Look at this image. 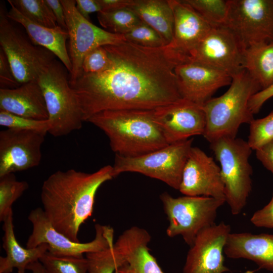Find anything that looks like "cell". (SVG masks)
Returning a JSON list of instances; mask_svg holds the SVG:
<instances>
[{"label":"cell","mask_w":273,"mask_h":273,"mask_svg":"<svg viewBox=\"0 0 273 273\" xmlns=\"http://www.w3.org/2000/svg\"><path fill=\"white\" fill-rule=\"evenodd\" d=\"M182 98L203 105L219 88L230 85L232 77L208 65L188 61L175 69Z\"/></svg>","instance_id":"ac0fdd59"},{"label":"cell","mask_w":273,"mask_h":273,"mask_svg":"<svg viewBox=\"0 0 273 273\" xmlns=\"http://www.w3.org/2000/svg\"><path fill=\"white\" fill-rule=\"evenodd\" d=\"M244 68L261 90L273 84V41L246 49Z\"/></svg>","instance_id":"d4e9b609"},{"label":"cell","mask_w":273,"mask_h":273,"mask_svg":"<svg viewBox=\"0 0 273 273\" xmlns=\"http://www.w3.org/2000/svg\"><path fill=\"white\" fill-rule=\"evenodd\" d=\"M75 2L78 12L88 21H90V14L102 11L98 0H76Z\"/></svg>","instance_id":"60d3db41"},{"label":"cell","mask_w":273,"mask_h":273,"mask_svg":"<svg viewBox=\"0 0 273 273\" xmlns=\"http://www.w3.org/2000/svg\"><path fill=\"white\" fill-rule=\"evenodd\" d=\"M114 243L102 250L85 254L87 273H114L120 261L114 251Z\"/></svg>","instance_id":"1f68e13d"},{"label":"cell","mask_w":273,"mask_h":273,"mask_svg":"<svg viewBox=\"0 0 273 273\" xmlns=\"http://www.w3.org/2000/svg\"><path fill=\"white\" fill-rule=\"evenodd\" d=\"M104 47L109 68L82 73L70 82L84 121L102 111L154 110L182 99L175 69L187 58L170 43L149 48L125 41Z\"/></svg>","instance_id":"6da1fadb"},{"label":"cell","mask_w":273,"mask_h":273,"mask_svg":"<svg viewBox=\"0 0 273 273\" xmlns=\"http://www.w3.org/2000/svg\"><path fill=\"white\" fill-rule=\"evenodd\" d=\"M11 5L7 12L10 19L20 24L25 29L32 43L51 52L69 71L72 70V63L66 46L69 39L68 31L59 26L49 28L37 24L24 16L16 8Z\"/></svg>","instance_id":"7402d4cb"},{"label":"cell","mask_w":273,"mask_h":273,"mask_svg":"<svg viewBox=\"0 0 273 273\" xmlns=\"http://www.w3.org/2000/svg\"><path fill=\"white\" fill-rule=\"evenodd\" d=\"M153 113L169 145L204 133L206 120L202 105L182 98L154 109Z\"/></svg>","instance_id":"9a60e30c"},{"label":"cell","mask_w":273,"mask_h":273,"mask_svg":"<svg viewBox=\"0 0 273 273\" xmlns=\"http://www.w3.org/2000/svg\"><path fill=\"white\" fill-rule=\"evenodd\" d=\"M101 11L108 12L128 8L131 0H98Z\"/></svg>","instance_id":"7bdbcfd3"},{"label":"cell","mask_w":273,"mask_h":273,"mask_svg":"<svg viewBox=\"0 0 273 273\" xmlns=\"http://www.w3.org/2000/svg\"><path fill=\"white\" fill-rule=\"evenodd\" d=\"M0 125L9 129L36 131L46 134L50 128L48 120L30 119L0 110Z\"/></svg>","instance_id":"836d02e7"},{"label":"cell","mask_w":273,"mask_h":273,"mask_svg":"<svg viewBox=\"0 0 273 273\" xmlns=\"http://www.w3.org/2000/svg\"><path fill=\"white\" fill-rule=\"evenodd\" d=\"M229 28L246 49L273 41V0H228Z\"/></svg>","instance_id":"8fae6325"},{"label":"cell","mask_w":273,"mask_h":273,"mask_svg":"<svg viewBox=\"0 0 273 273\" xmlns=\"http://www.w3.org/2000/svg\"><path fill=\"white\" fill-rule=\"evenodd\" d=\"M168 225L167 235L181 236L190 247L203 229L215 224L218 209L224 199L205 196L173 197L167 192L160 196Z\"/></svg>","instance_id":"52a82bcc"},{"label":"cell","mask_w":273,"mask_h":273,"mask_svg":"<svg viewBox=\"0 0 273 273\" xmlns=\"http://www.w3.org/2000/svg\"><path fill=\"white\" fill-rule=\"evenodd\" d=\"M118 273H163L156 259L148 250L131 254L118 270Z\"/></svg>","instance_id":"4dcf8cb0"},{"label":"cell","mask_w":273,"mask_h":273,"mask_svg":"<svg viewBox=\"0 0 273 273\" xmlns=\"http://www.w3.org/2000/svg\"><path fill=\"white\" fill-rule=\"evenodd\" d=\"M65 68L55 60L41 72L37 80L44 96L50 122L48 133L55 137L79 130L84 121L79 101Z\"/></svg>","instance_id":"8992f818"},{"label":"cell","mask_w":273,"mask_h":273,"mask_svg":"<svg viewBox=\"0 0 273 273\" xmlns=\"http://www.w3.org/2000/svg\"><path fill=\"white\" fill-rule=\"evenodd\" d=\"M231 226L221 221L207 227L197 235L187 255L182 273H225L224 249Z\"/></svg>","instance_id":"5bb4252c"},{"label":"cell","mask_w":273,"mask_h":273,"mask_svg":"<svg viewBox=\"0 0 273 273\" xmlns=\"http://www.w3.org/2000/svg\"><path fill=\"white\" fill-rule=\"evenodd\" d=\"M209 143L220 165L225 202L232 214L238 215L246 206L252 190V168L249 159L252 149L240 138L220 137Z\"/></svg>","instance_id":"5b68a950"},{"label":"cell","mask_w":273,"mask_h":273,"mask_svg":"<svg viewBox=\"0 0 273 273\" xmlns=\"http://www.w3.org/2000/svg\"><path fill=\"white\" fill-rule=\"evenodd\" d=\"M45 2L52 10L58 26L67 30L65 12L61 1L45 0Z\"/></svg>","instance_id":"b9f144b4"},{"label":"cell","mask_w":273,"mask_h":273,"mask_svg":"<svg viewBox=\"0 0 273 273\" xmlns=\"http://www.w3.org/2000/svg\"><path fill=\"white\" fill-rule=\"evenodd\" d=\"M178 190L186 196L225 199L220 167L203 151L192 147L183 170Z\"/></svg>","instance_id":"e0dca14e"},{"label":"cell","mask_w":273,"mask_h":273,"mask_svg":"<svg viewBox=\"0 0 273 273\" xmlns=\"http://www.w3.org/2000/svg\"><path fill=\"white\" fill-rule=\"evenodd\" d=\"M255 151L257 158L273 175V140Z\"/></svg>","instance_id":"ab89813d"},{"label":"cell","mask_w":273,"mask_h":273,"mask_svg":"<svg viewBox=\"0 0 273 273\" xmlns=\"http://www.w3.org/2000/svg\"><path fill=\"white\" fill-rule=\"evenodd\" d=\"M250 221L257 227L273 228V193L269 202L262 209L255 212Z\"/></svg>","instance_id":"74e56055"},{"label":"cell","mask_w":273,"mask_h":273,"mask_svg":"<svg viewBox=\"0 0 273 273\" xmlns=\"http://www.w3.org/2000/svg\"><path fill=\"white\" fill-rule=\"evenodd\" d=\"M28 219L32 224V232L26 244L27 248L46 244L48 251L53 254L82 256L105 249L114 243V230L109 225L96 224L94 240L86 243L75 242L54 228L41 208L31 210Z\"/></svg>","instance_id":"30bf717a"},{"label":"cell","mask_w":273,"mask_h":273,"mask_svg":"<svg viewBox=\"0 0 273 273\" xmlns=\"http://www.w3.org/2000/svg\"><path fill=\"white\" fill-rule=\"evenodd\" d=\"M128 8L168 43L173 39L174 17L168 0H131Z\"/></svg>","instance_id":"cb8c5ba5"},{"label":"cell","mask_w":273,"mask_h":273,"mask_svg":"<svg viewBox=\"0 0 273 273\" xmlns=\"http://www.w3.org/2000/svg\"><path fill=\"white\" fill-rule=\"evenodd\" d=\"M39 261L48 273H87L88 262L83 256H58L47 251Z\"/></svg>","instance_id":"83f0119b"},{"label":"cell","mask_w":273,"mask_h":273,"mask_svg":"<svg viewBox=\"0 0 273 273\" xmlns=\"http://www.w3.org/2000/svg\"><path fill=\"white\" fill-rule=\"evenodd\" d=\"M65 12L69 35V54L72 63L69 82L75 81L82 73L84 58L95 49L117 45L126 41L124 35L101 28L84 18L76 8L74 0H61Z\"/></svg>","instance_id":"7c38bea8"},{"label":"cell","mask_w":273,"mask_h":273,"mask_svg":"<svg viewBox=\"0 0 273 273\" xmlns=\"http://www.w3.org/2000/svg\"><path fill=\"white\" fill-rule=\"evenodd\" d=\"M245 51L234 33L222 25L212 27L187 58L188 61L208 65L232 77L244 70Z\"/></svg>","instance_id":"4fadbf2b"},{"label":"cell","mask_w":273,"mask_h":273,"mask_svg":"<svg viewBox=\"0 0 273 273\" xmlns=\"http://www.w3.org/2000/svg\"><path fill=\"white\" fill-rule=\"evenodd\" d=\"M113 178L109 165L93 173L71 169L50 175L42 184L40 198L54 228L72 241L80 242V228L92 215L98 189Z\"/></svg>","instance_id":"7a4b0ae2"},{"label":"cell","mask_w":273,"mask_h":273,"mask_svg":"<svg viewBox=\"0 0 273 273\" xmlns=\"http://www.w3.org/2000/svg\"><path fill=\"white\" fill-rule=\"evenodd\" d=\"M0 110L38 120L49 118L44 96L37 80L14 88H0Z\"/></svg>","instance_id":"ffe728a7"},{"label":"cell","mask_w":273,"mask_h":273,"mask_svg":"<svg viewBox=\"0 0 273 273\" xmlns=\"http://www.w3.org/2000/svg\"><path fill=\"white\" fill-rule=\"evenodd\" d=\"M272 97L273 84L253 95L249 102L251 112L253 114L258 113L264 103Z\"/></svg>","instance_id":"f35d334b"},{"label":"cell","mask_w":273,"mask_h":273,"mask_svg":"<svg viewBox=\"0 0 273 273\" xmlns=\"http://www.w3.org/2000/svg\"><path fill=\"white\" fill-rule=\"evenodd\" d=\"M124 35L126 41L146 47L159 48L169 44L156 31L143 22Z\"/></svg>","instance_id":"e575fe53"},{"label":"cell","mask_w":273,"mask_h":273,"mask_svg":"<svg viewBox=\"0 0 273 273\" xmlns=\"http://www.w3.org/2000/svg\"><path fill=\"white\" fill-rule=\"evenodd\" d=\"M3 6L0 7L1 48L20 84L37 80L41 72L55 60V56L27 40L10 22Z\"/></svg>","instance_id":"9c48e42d"},{"label":"cell","mask_w":273,"mask_h":273,"mask_svg":"<svg viewBox=\"0 0 273 273\" xmlns=\"http://www.w3.org/2000/svg\"><path fill=\"white\" fill-rule=\"evenodd\" d=\"M111 59L104 47H100L88 53L84 58L82 73H97L109 68Z\"/></svg>","instance_id":"d590c367"},{"label":"cell","mask_w":273,"mask_h":273,"mask_svg":"<svg viewBox=\"0 0 273 273\" xmlns=\"http://www.w3.org/2000/svg\"><path fill=\"white\" fill-rule=\"evenodd\" d=\"M174 17L173 36L170 44L187 57L212 26L182 0H168Z\"/></svg>","instance_id":"d6986e66"},{"label":"cell","mask_w":273,"mask_h":273,"mask_svg":"<svg viewBox=\"0 0 273 273\" xmlns=\"http://www.w3.org/2000/svg\"><path fill=\"white\" fill-rule=\"evenodd\" d=\"M114 273H118L116 270L114 272Z\"/></svg>","instance_id":"f6af8a7d"},{"label":"cell","mask_w":273,"mask_h":273,"mask_svg":"<svg viewBox=\"0 0 273 273\" xmlns=\"http://www.w3.org/2000/svg\"><path fill=\"white\" fill-rule=\"evenodd\" d=\"M27 269L31 270L32 273H48L39 261L29 264L27 267Z\"/></svg>","instance_id":"ee69618b"},{"label":"cell","mask_w":273,"mask_h":273,"mask_svg":"<svg viewBox=\"0 0 273 273\" xmlns=\"http://www.w3.org/2000/svg\"><path fill=\"white\" fill-rule=\"evenodd\" d=\"M3 247L6 256L0 257V273H11L14 268L18 273H25L27 266L39 261L48 251L46 244H41L32 248H24L17 241L15 237L13 211L11 212L3 221Z\"/></svg>","instance_id":"603a6c76"},{"label":"cell","mask_w":273,"mask_h":273,"mask_svg":"<svg viewBox=\"0 0 273 273\" xmlns=\"http://www.w3.org/2000/svg\"><path fill=\"white\" fill-rule=\"evenodd\" d=\"M249 124L247 142L252 150L273 140V111L263 118L254 119Z\"/></svg>","instance_id":"d6a6232c"},{"label":"cell","mask_w":273,"mask_h":273,"mask_svg":"<svg viewBox=\"0 0 273 273\" xmlns=\"http://www.w3.org/2000/svg\"><path fill=\"white\" fill-rule=\"evenodd\" d=\"M193 141L190 138L136 157L115 154L113 177L126 172L140 173L178 190Z\"/></svg>","instance_id":"ba28073f"},{"label":"cell","mask_w":273,"mask_h":273,"mask_svg":"<svg viewBox=\"0 0 273 273\" xmlns=\"http://www.w3.org/2000/svg\"><path fill=\"white\" fill-rule=\"evenodd\" d=\"M224 254L231 259L251 260L259 269L273 272V235L231 233L224 247Z\"/></svg>","instance_id":"44dd1931"},{"label":"cell","mask_w":273,"mask_h":273,"mask_svg":"<svg viewBox=\"0 0 273 273\" xmlns=\"http://www.w3.org/2000/svg\"><path fill=\"white\" fill-rule=\"evenodd\" d=\"M212 27L223 25L227 17L228 0H182Z\"/></svg>","instance_id":"f546056e"},{"label":"cell","mask_w":273,"mask_h":273,"mask_svg":"<svg viewBox=\"0 0 273 273\" xmlns=\"http://www.w3.org/2000/svg\"><path fill=\"white\" fill-rule=\"evenodd\" d=\"M107 135L111 149L124 157H136L169 144L153 110H120L99 112L87 121Z\"/></svg>","instance_id":"3957f363"},{"label":"cell","mask_w":273,"mask_h":273,"mask_svg":"<svg viewBox=\"0 0 273 273\" xmlns=\"http://www.w3.org/2000/svg\"><path fill=\"white\" fill-rule=\"evenodd\" d=\"M16 79L7 57L0 49V88H14L21 85Z\"/></svg>","instance_id":"8d00e7d4"},{"label":"cell","mask_w":273,"mask_h":273,"mask_svg":"<svg viewBox=\"0 0 273 273\" xmlns=\"http://www.w3.org/2000/svg\"><path fill=\"white\" fill-rule=\"evenodd\" d=\"M31 21L49 28L58 26L55 16L45 0H8Z\"/></svg>","instance_id":"4316f807"},{"label":"cell","mask_w":273,"mask_h":273,"mask_svg":"<svg viewBox=\"0 0 273 273\" xmlns=\"http://www.w3.org/2000/svg\"><path fill=\"white\" fill-rule=\"evenodd\" d=\"M230 86L221 96L202 105L206 125L204 137L209 142L220 138H236L241 125L254 119L249 108L251 97L261 90L244 69L232 77Z\"/></svg>","instance_id":"277c9868"},{"label":"cell","mask_w":273,"mask_h":273,"mask_svg":"<svg viewBox=\"0 0 273 273\" xmlns=\"http://www.w3.org/2000/svg\"><path fill=\"white\" fill-rule=\"evenodd\" d=\"M46 134L7 128L0 131V177L38 166Z\"/></svg>","instance_id":"2e32d148"},{"label":"cell","mask_w":273,"mask_h":273,"mask_svg":"<svg viewBox=\"0 0 273 273\" xmlns=\"http://www.w3.org/2000/svg\"><path fill=\"white\" fill-rule=\"evenodd\" d=\"M28 188L25 181H18L14 173L0 177V220L3 222L9 214L13 211V203Z\"/></svg>","instance_id":"f1b7e54d"},{"label":"cell","mask_w":273,"mask_h":273,"mask_svg":"<svg viewBox=\"0 0 273 273\" xmlns=\"http://www.w3.org/2000/svg\"><path fill=\"white\" fill-rule=\"evenodd\" d=\"M100 25L111 33L124 35L142 21L128 8L97 13Z\"/></svg>","instance_id":"484cf974"}]
</instances>
